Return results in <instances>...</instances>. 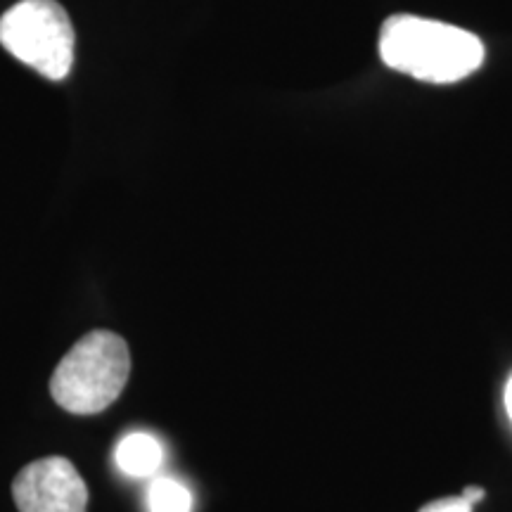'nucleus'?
Wrapping results in <instances>:
<instances>
[{
    "label": "nucleus",
    "mask_w": 512,
    "mask_h": 512,
    "mask_svg": "<svg viewBox=\"0 0 512 512\" xmlns=\"http://www.w3.org/2000/svg\"><path fill=\"white\" fill-rule=\"evenodd\" d=\"M131 375L126 342L110 330L81 337L50 377L57 406L74 415H95L110 408L124 392Z\"/></svg>",
    "instance_id": "obj_2"
},
{
    "label": "nucleus",
    "mask_w": 512,
    "mask_h": 512,
    "mask_svg": "<svg viewBox=\"0 0 512 512\" xmlns=\"http://www.w3.org/2000/svg\"><path fill=\"white\" fill-rule=\"evenodd\" d=\"M150 512H190L192 494L181 482L171 477H155L147 489Z\"/></svg>",
    "instance_id": "obj_6"
},
{
    "label": "nucleus",
    "mask_w": 512,
    "mask_h": 512,
    "mask_svg": "<svg viewBox=\"0 0 512 512\" xmlns=\"http://www.w3.org/2000/svg\"><path fill=\"white\" fill-rule=\"evenodd\" d=\"M19 512H86L88 486L62 456H48L24 467L12 482Z\"/></svg>",
    "instance_id": "obj_4"
},
{
    "label": "nucleus",
    "mask_w": 512,
    "mask_h": 512,
    "mask_svg": "<svg viewBox=\"0 0 512 512\" xmlns=\"http://www.w3.org/2000/svg\"><path fill=\"white\" fill-rule=\"evenodd\" d=\"M505 408H508V415L512 420V377H510L508 387H505Z\"/></svg>",
    "instance_id": "obj_9"
},
{
    "label": "nucleus",
    "mask_w": 512,
    "mask_h": 512,
    "mask_svg": "<svg viewBox=\"0 0 512 512\" xmlns=\"http://www.w3.org/2000/svg\"><path fill=\"white\" fill-rule=\"evenodd\" d=\"M420 512H472V505L467 503L463 496H451L425 505Z\"/></svg>",
    "instance_id": "obj_7"
},
{
    "label": "nucleus",
    "mask_w": 512,
    "mask_h": 512,
    "mask_svg": "<svg viewBox=\"0 0 512 512\" xmlns=\"http://www.w3.org/2000/svg\"><path fill=\"white\" fill-rule=\"evenodd\" d=\"M0 43L12 57L50 81L74 67V27L55 0H22L0 17Z\"/></svg>",
    "instance_id": "obj_3"
},
{
    "label": "nucleus",
    "mask_w": 512,
    "mask_h": 512,
    "mask_svg": "<svg viewBox=\"0 0 512 512\" xmlns=\"http://www.w3.org/2000/svg\"><path fill=\"white\" fill-rule=\"evenodd\" d=\"M463 498L467 503H479L484 498V489H475V486H467V489L463 491Z\"/></svg>",
    "instance_id": "obj_8"
},
{
    "label": "nucleus",
    "mask_w": 512,
    "mask_h": 512,
    "mask_svg": "<svg viewBox=\"0 0 512 512\" xmlns=\"http://www.w3.org/2000/svg\"><path fill=\"white\" fill-rule=\"evenodd\" d=\"M380 55L394 72L427 83H456L484 62L482 41L453 24L394 15L380 31Z\"/></svg>",
    "instance_id": "obj_1"
},
{
    "label": "nucleus",
    "mask_w": 512,
    "mask_h": 512,
    "mask_svg": "<svg viewBox=\"0 0 512 512\" xmlns=\"http://www.w3.org/2000/svg\"><path fill=\"white\" fill-rule=\"evenodd\" d=\"M114 463L128 477H152L164 463V446L152 434H126L114 448Z\"/></svg>",
    "instance_id": "obj_5"
}]
</instances>
